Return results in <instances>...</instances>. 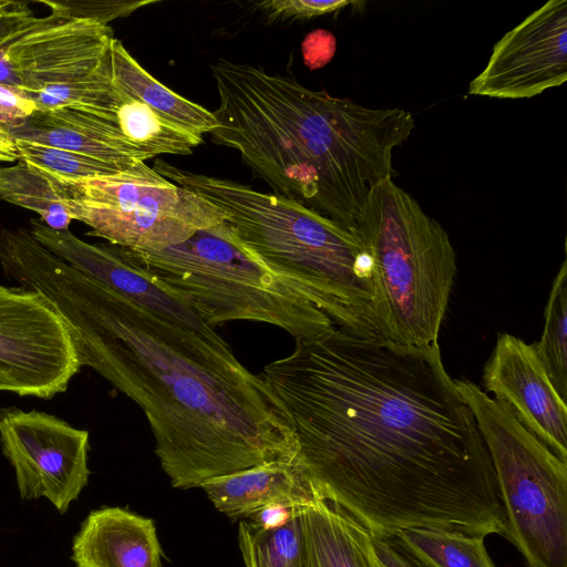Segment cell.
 I'll use <instances>...</instances> for the list:
<instances>
[{
  "instance_id": "1",
  "label": "cell",
  "mask_w": 567,
  "mask_h": 567,
  "mask_svg": "<svg viewBox=\"0 0 567 567\" xmlns=\"http://www.w3.org/2000/svg\"><path fill=\"white\" fill-rule=\"evenodd\" d=\"M315 492L375 538L405 528L502 536L494 468L437 343L332 326L261 370Z\"/></svg>"
},
{
  "instance_id": "2",
  "label": "cell",
  "mask_w": 567,
  "mask_h": 567,
  "mask_svg": "<svg viewBox=\"0 0 567 567\" xmlns=\"http://www.w3.org/2000/svg\"><path fill=\"white\" fill-rule=\"evenodd\" d=\"M8 278L45 296L87 365L143 411L175 488L274 461L299 447L268 385L209 326L169 319L68 265L37 240Z\"/></svg>"
},
{
  "instance_id": "3",
  "label": "cell",
  "mask_w": 567,
  "mask_h": 567,
  "mask_svg": "<svg viewBox=\"0 0 567 567\" xmlns=\"http://www.w3.org/2000/svg\"><path fill=\"white\" fill-rule=\"evenodd\" d=\"M210 71L213 141L236 150L276 195L348 229L416 126L406 110L368 107L250 64L218 59Z\"/></svg>"
},
{
  "instance_id": "4",
  "label": "cell",
  "mask_w": 567,
  "mask_h": 567,
  "mask_svg": "<svg viewBox=\"0 0 567 567\" xmlns=\"http://www.w3.org/2000/svg\"><path fill=\"white\" fill-rule=\"evenodd\" d=\"M163 177L221 208L235 235L291 281L332 321L360 337L379 336L371 260L359 238L334 220L276 194L155 159Z\"/></svg>"
},
{
  "instance_id": "5",
  "label": "cell",
  "mask_w": 567,
  "mask_h": 567,
  "mask_svg": "<svg viewBox=\"0 0 567 567\" xmlns=\"http://www.w3.org/2000/svg\"><path fill=\"white\" fill-rule=\"evenodd\" d=\"M351 230L371 260L379 336L411 347L437 343L456 275L447 231L392 177L372 187Z\"/></svg>"
},
{
  "instance_id": "6",
  "label": "cell",
  "mask_w": 567,
  "mask_h": 567,
  "mask_svg": "<svg viewBox=\"0 0 567 567\" xmlns=\"http://www.w3.org/2000/svg\"><path fill=\"white\" fill-rule=\"evenodd\" d=\"M141 266L182 295L209 327L255 321L295 340L333 326L287 278L276 272L226 221L161 250H130Z\"/></svg>"
},
{
  "instance_id": "7",
  "label": "cell",
  "mask_w": 567,
  "mask_h": 567,
  "mask_svg": "<svg viewBox=\"0 0 567 567\" xmlns=\"http://www.w3.org/2000/svg\"><path fill=\"white\" fill-rule=\"evenodd\" d=\"M454 382L491 457L505 517L502 536L526 567H567V463L475 382Z\"/></svg>"
},
{
  "instance_id": "8",
  "label": "cell",
  "mask_w": 567,
  "mask_h": 567,
  "mask_svg": "<svg viewBox=\"0 0 567 567\" xmlns=\"http://www.w3.org/2000/svg\"><path fill=\"white\" fill-rule=\"evenodd\" d=\"M45 174L72 219L92 228L87 235L130 250H161L227 218L221 208L163 177L145 162L80 181Z\"/></svg>"
},
{
  "instance_id": "9",
  "label": "cell",
  "mask_w": 567,
  "mask_h": 567,
  "mask_svg": "<svg viewBox=\"0 0 567 567\" xmlns=\"http://www.w3.org/2000/svg\"><path fill=\"white\" fill-rule=\"evenodd\" d=\"M81 368L52 302L37 290L0 285V392L52 399Z\"/></svg>"
},
{
  "instance_id": "10",
  "label": "cell",
  "mask_w": 567,
  "mask_h": 567,
  "mask_svg": "<svg viewBox=\"0 0 567 567\" xmlns=\"http://www.w3.org/2000/svg\"><path fill=\"white\" fill-rule=\"evenodd\" d=\"M0 443L23 501L65 514L89 482L90 433L53 414L0 408Z\"/></svg>"
},
{
  "instance_id": "11",
  "label": "cell",
  "mask_w": 567,
  "mask_h": 567,
  "mask_svg": "<svg viewBox=\"0 0 567 567\" xmlns=\"http://www.w3.org/2000/svg\"><path fill=\"white\" fill-rule=\"evenodd\" d=\"M113 39L93 21L37 18L0 45V84L33 93L85 76L111 55Z\"/></svg>"
},
{
  "instance_id": "12",
  "label": "cell",
  "mask_w": 567,
  "mask_h": 567,
  "mask_svg": "<svg viewBox=\"0 0 567 567\" xmlns=\"http://www.w3.org/2000/svg\"><path fill=\"white\" fill-rule=\"evenodd\" d=\"M567 80V1L550 0L508 31L493 48L470 95L530 99Z\"/></svg>"
},
{
  "instance_id": "13",
  "label": "cell",
  "mask_w": 567,
  "mask_h": 567,
  "mask_svg": "<svg viewBox=\"0 0 567 567\" xmlns=\"http://www.w3.org/2000/svg\"><path fill=\"white\" fill-rule=\"evenodd\" d=\"M482 381L485 393L567 463V401L555 389L534 343L498 333Z\"/></svg>"
},
{
  "instance_id": "14",
  "label": "cell",
  "mask_w": 567,
  "mask_h": 567,
  "mask_svg": "<svg viewBox=\"0 0 567 567\" xmlns=\"http://www.w3.org/2000/svg\"><path fill=\"white\" fill-rule=\"evenodd\" d=\"M30 224L35 239L76 270L174 321L206 326L182 295L135 261L126 248L90 244L69 229L54 230L40 219H31Z\"/></svg>"
},
{
  "instance_id": "15",
  "label": "cell",
  "mask_w": 567,
  "mask_h": 567,
  "mask_svg": "<svg viewBox=\"0 0 567 567\" xmlns=\"http://www.w3.org/2000/svg\"><path fill=\"white\" fill-rule=\"evenodd\" d=\"M152 518L122 507L89 513L72 542L75 567H163Z\"/></svg>"
},
{
  "instance_id": "16",
  "label": "cell",
  "mask_w": 567,
  "mask_h": 567,
  "mask_svg": "<svg viewBox=\"0 0 567 567\" xmlns=\"http://www.w3.org/2000/svg\"><path fill=\"white\" fill-rule=\"evenodd\" d=\"M16 142H31L80 153L125 168L145 162L117 124L72 109L34 110L9 130Z\"/></svg>"
},
{
  "instance_id": "17",
  "label": "cell",
  "mask_w": 567,
  "mask_h": 567,
  "mask_svg": "<svg viewBox=\"0 0 567 567\" xmlns=\"http://www.w3.org/2000/svg\"><path fill=\"white\" fill-rule=\"evenodd\" d=\"M199 487L230 518H249L272 504L306 506L316 492L296 461H274L204 482Z\"/></svg>"
},
{
  "instance_id": "18",
  "label": "cell",
  "mask_w": 567,
  "mask_h": 567,
  "mask_svg": "<svg viewBox=\"0 0 567 567\" xmlns=\"http://www.w3.org/2000/svg\"><path fill=\"white\" fill-rule=\"evenodd\" d=\"M301 523V567H384L372 534L318 494L302 507Z\"/></svg>"
},
{
  "instance_id": "19",
  "label": "cell",
  "mask_w": 567,
  "mask_h": 567,
  "mask_svg": "<svg viewBox=\"0 0 567 567\" xmlns=\"http://www.w3.org/2000/svg\"><path fill=\"white\" fill-rule=\"evenodd\" d=\"M111 58L114 81L128 96L143 102L165 120L195 134H210L216 128L217 118L213 112L158 82L115 38L111 44Z\"/></svg>"
},
{
  "instance_id": "20",
  "label": "cell",
  "mask_w": 567,
  "mask_h": 567,
  "mask_svg": "<svg viewBox=\"0 0 567 567\" xmlns=\"http://www.w3.org/2000/svg\"><path fill=\"white\" fill-rule=\"evenodd\" d=\"M115 118L122 135L141 152L145 159L161 154L187 155L203 143L202 135L165 120L143 102L128 96L123 90Z\"/></svg>"
},
{
  "instance_id": "21",
  "label": "cell",
  "mask_w": 567,
  "mask_h": 567,
  "mask_svg": "<svg viewBox=\"0 0 567 567\" xmlns=\"http://www.w3.org/2000/svg\"><path fill=\"white\" fill-rule=\"evenodd\" d=\"M24 93L37 110L72 109L115 124L116 107L122 99V90L114 81L111 55L85 76L39 92Z\"/></svg>"
},
{
  "instance_id": "22",
  "label": "cell",
  "mask_w": 567,
  "mask_h": 567,
  "mask_svg": "<svg viewBox=\"0 0 567 567\" xmlns=\"http://www.w3.org/2000/svg\"><path fill=\"white\" fill-rule=\"evenodd\" d=\"M393 537L429 567H495L484 537L458 532L405 528Z\"/></svg>"
},
{
  "instance_id": "23",
  "label": "cell",
  "mask_w": 567,
  "mask_h": 567,
  "mask_svg": "<svg viewBox=\"0 0 567 567\" xmlns=\"http://www.w3.org/2000/svg\"><path fill=\"white\" fill-rule=\"evenodd\" d=\"M0 200L33 210L54 230L69 229L73 220L48 175L23 161L0 167Z\"/></svg>"
},
{
  "instance_id": "24",
  "label": "cell",
  "mask_w": 567,
  "mask_h": 567,
  "mask_svg": "<svg viewBox=\"0 0 567 567\" xmlns=\"http://www.w3.org/2000/svg\"><path fill=\"white\" fill-rule=\"evenodd\" d=\"M544 330L535 350L555 389L567 401V260L554 278L544 311Z\"/></svg>"
},
{
  "instance_id": "25",
  "label": "cell",
  "mask_w": 567,
  "mask_h": 567,
  "mask_svg": "<svg viewBox=\"0 0 567 567\" xmlns=\"http://www.w3.org/2000/svg\"><path fill=\"white\" fill-rule=\"evenodd\" d=\"M238 542L246 567H301V513L270 530L256 529L241 522Z\"/></svg>"
},
{
  "instance_id": "26",
  "label": "cell",
  "mask_w": 567,
  "mask_h": 567,
  "mask_svg": "<svg viewBox=\"0 0 567 567\" xmlns=\"http://www.w3.org/2000/svg\"><path fill=\"white\" fill-rule=\"evenodd\" d=\"M17 151L18 161L65 179L80 181L128 169L80 153L38 143L18 141Z\"/></svg>"
},
{
  "instance_id": "27",
  "label": "cell",
  "mask_w": 567,
  "mask_h": 567,
  "mask_svg": "<svg viewBox=\"0 0 567 567\" xmlns=\"http://www.w3.org/2000/svg\"><path fill=\"white\" fill-rule=\"evenodd\" d=\"M50 9V13L63 19L87 20L107 25L110 21L130 16L143 6L154 1L120 0H62L39 1Z\"/></svg>"
},
{
  "instance_id": "28",
  "label": "cell",
  "mask_w": 567,
  "mask_h": 567,
  "mask_svg": "<svg viewBox=\"0 0 567 567\" xmlns=\"http://www.w3.org/2000/svg\"><path fill=\"white\" fill-rule=\"evenodd\" d=\"M34 110V103L22 90L0 84V162H18L17 142L9 130Z\"/></svg>"
},
{
  "instance_id": "29",
  "label": "cell",
  "mask_w": 567,
  "mask_h": 567,
  "mask_svg": "<svg viewBox=\"0 0 567 567\" xmlns=\"http://www.w3.org/2000/svg\"><path fill=\"white\" fill-rule=\"evenodd\" d=\"M351 1L270 0L257 3L268 21L306 20L338 11Z\"/></svg>"
},
{
  "instance_id": "30",
  "label": "cell",
  "mask_w": 567,
  "mask_h": 567,
  "mask_svg": "<svg viewBox=\"0 0 567 567\" xmlns=\"http://www.w3.org/2000/svg\"><path fill=\"white\" fill-rule=\"evenodd\" d=\"M37 20L27 1H13L0 8V45Z\"/></svg>"
},
{
  "instance_id": "31",
  "label": "cell",
  "mask_w": 567,
  "mask_h": 567,
  "mask_svg": "<svg viewBox=\"0 0 567 567\" xmlns=\"http://www.w3.org/2000/svg\"><path fill=\"white\" fill-rule=\"evenodd\" d=\"M303 506L272 504L252 514L249 524L252 528L270 530L284 526L301 513Z\"/></svg>"
},
{
  "instance_id": "32",
  "label": "cell",
  "mask_w": 567,
  "mask_h": 567,
  "mask_svg": "<svg viewBox=\"0 0 567 567\" xmlns=\"http://www.w3.org/2000/svg\"><path fill=\"white\" fill-rule=\"evenodd\" d=\"M373 544L384 567H429L401 546L393 536L373 537Z\"/></svg>"
},
{
  "instance_id": "33",
  "label": "cell",
  "mask_w": 567,
  "mask_h": 567,
  "mask_svg": "<svg viewBox=\"0 0 567 567\" xmlns=\"http://www.w3.org/2000/svg\"><path fill=\"white\" fill-rule=\"evenodd\" d=\"M10 0H0V8L7 6Z\"/></svg>"
}]
</instances>
